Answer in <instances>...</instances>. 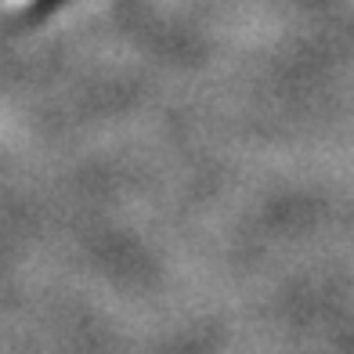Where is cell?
<instances>
[{"label": "cell", "instance_id": "6da1fadb", "mask_svg": "<svg viewBox=\"0 0 354 354\" xmlns=\"http://www.w3.org/2000/svg\"><path fill=\"white\" fill-rule=\"evenodd\" d=\"M8 4H11V8H19V4H26V0H8Z\"/></svg>", "mask_w": 354, "mask_h": 354}]
</instances>
